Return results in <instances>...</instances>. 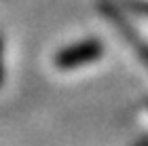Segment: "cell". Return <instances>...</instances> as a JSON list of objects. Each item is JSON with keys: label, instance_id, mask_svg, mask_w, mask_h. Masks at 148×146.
Returning <instances> with one entry per match:
<instances>
[{"label": "cell", "instance_id": "2", "mask_svg": "<svg viewBox=\"0 0 148 146\" xmlns=\"http://www.w3.org/2000/svg\"><path fill=\"white\" fill-rule=\"evenodd\" d=\"M4 83V68H2V38H0V87Z\"/></svg>", "mask_w": 148, "mask_h": 146}, {"label": "cell", "instance_id": "1", "mask_svg": "<svg viewBox=\"0 0 148 146\" xmlns=\"http://www.w3.org/2000/svg\"><path fill=\"white\" fill-rule=\"evenodd\" d=\"M104 47L99 40H83V42H76L72 47H66L53 57V64L55 68L59 70H74V68H80V66H87V64H93L95 59L102 57Z\"/></svg>", "mask_w": 148, "mask_h": 146}]
</instances>
